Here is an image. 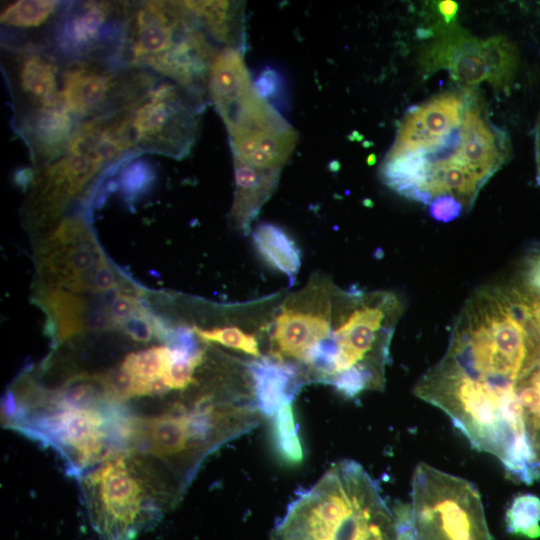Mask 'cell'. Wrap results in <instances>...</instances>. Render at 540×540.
Segmentation results:
<instances>
[{
  "label": "cell",
  "mask_w": 540,
  "mask_h": 540,
  "mask_svg": "<svg viewBox=\"0 0 540 540\" xmlns=\"http://www.w3.org/2000/svg\"><path fill=\"white\" fill-rule=\"evenodd\" d=\"M540 360V336L508 285L473 292L447 349L415 385L478 451L492 454L521 411L517 381Z\"/></svg>",
  "instance_id": "obj_1"
},
{
  "label": "cell",
  "mask_w": 540,
  "mask_h": 540,
  "mask_svg": "<svg viewBox=\"0 0 540 540\" xmlns=\"http://www.w3.org/2000/svg\"><path fill=\"white\" fill-rule=\"evenodd\" d=\"M510 137L469 88L440 93L411 107L380 165L383 183L429 205L450 196L469 211L488 180L509 161Z\"/></svg>",
  "instance_id": "obj_2"
},
{
  "label": "cell",
  "mask_w": 540,
  "mask_h": 540,
  "mask_svg": "<svg viewBox=\"0 0 540 540\" xmlns=\"http://www.w3.org/2000/svg\"><path fill=\"white\" fill-rule=\"evenodd\" d=\"M271 540H396L394 514L365 469L343 460L292 502Z\"/></svg>",
  "instance_id": "obj_3"
},
{
  "label": "cell",
  "mask_w": 540,
  "mask_h": 540,
  "mask_svg": "<svg viewBox=\"0 0 540 540\" xmlns=\"http://www.w3.org/2000/svg\"><path fill=\"white\" fill-rule=\"evenodd\" d=\"M122 54L130 65L148 67L187 88L206 80L216 55L181 1L127 4Z\"/></svg>",
  "instance_id": "obj_4"
},
{
  "label": "cell",
  "mask_w": 540,
  "mask_h": 540,
  "mask_svg": "<svg viewBox=\"0 0 540 540\" xmlns=\"http://www.w3.org/2000/svg\"><path fill=\"white\" fill-rule=\"evenodd\" d=\"M118 122L116 115L86 119L76 126L65 152L40 167L31 194L37 219L59 216L104 168L135 154Z\"/></svg>",
  "instance_id": "obj_5"
},
{
  "label": "cell",
  "mask_w": 540,
  "mask_h": 540,
  "mask_svg": "<svg viewBox=\"0 0 540 540\" xmlns=\"http://www.w3.org/2000/svg\"><path fill=\"white\" fill-rule=\"evenodd\" d=\"M118 404L110 401L96 408L50 404L37 416L16 420L15 428L57 449L65 458L68 470L79 476L129 443L132 417Z\"/></svg>",
  "instance_id": "obj_6"
},
{
  "label": "cell",
  "mask_w": 540,
  "mask_h": 540,
  "mask_svg": "<svg viewBox=\"0 0 540 540\" xmlns=\"http://www.w3.org/2000/svg\"><path fill=\"white\" fill-rule=\"evenodd\" d=\"M411 498L416 540H491L479 492L469 481L420 463Z\"/></svg>",
  "instance_id": "obj_7"
},
{
  "label": "cell",
  "mask_w": 540,
  "mask_h": 540,
  "mask_svg": "<svg viewBox=\"0 0 540 540\" xmlns=\"http://www.w3.org/2000/svg\"><path fill=\"white\" fill-rule=\"evenodd\" d=\"M201 109L198 92L177 83L162 82L154 83L119 113L135 153L182 158L196 140Z\"/></svg>",
  "instance_id": "obj_8"
},
{
  "label": "cell",
  "mask_w": 540,
  "mask_h": 540,
  "mask_svg": "<svg viewBox=\"0 0 540 540\" xmlns=\"http://www.w3.org/2000/svg\"><path fill=\"white\" fill-rule=\"evenodd\" d=\"M424 46L420 69L424 76L445 69L458 82L475 85L488 81L497 89L513 82L519 63L518 50L506 36L485 40L471 35L454 22H439Z\"/></svg>",
  "instance_id": "obj_9"
},
{
  "label": "cell",
  "mask_w": 540,
  "mask_h": 540,
  "mask_svg": "<svg viewBox=\"0 0 540 540\" xmlns=\"http://www.w3.org/2000/svg\"><path fill=\"white\" fill-rule=\"evenodd\" d=\"M88 521L98 540H133L158 516L124 457L108 461L83 481Z\"/></svg>",
  "instance_id": "obj_10"
},
{
  "label": "cell",
  "mask_w": 540,
  "mask_h": 540,
  "mask_svg": "<svg viewBox=\"0 0 540 540\" xmlns=\"http://www.w3.org/2000/svg\"><path fill=\"white\" fill-rule=\"evenodd\" d=\"M224 442L218 413L198 402L192 409L176 403L155 417L133 418L130 442L162 459L192 460L195 466Z\"/></svg>",
  "instance_id": "obj_11"
},
{
  "label": "cell",
  "mask_w": 540,
  "mask_h": 540,
  "mask_svg": "<svg viewBox=\"0 0 540 540\" xmlns=\"http://www.w3.org/2000/svg\"><path fill=\"white\" fill-rule=\"evenodd\" d=\"M108 260L92 229L79 217L61 220L41 242L37 266L42 284L95 294V277Z\"/></svg>",
  "instance_id": "obj_12"
},
{
  "label": "cell",
  "mask_w": 540,
  "mask_h": 540,
  "mask_svg": "<svg viewBox=\"0 0 540 540\" xmlns=\"http://www.w3.org/2000/svg\"><path fill=\"white\" fill-rule=\"evenodd\" d=\"M154 83L146 73H121L95 62L77 61L63 73L61 98L74 118L91 119L124 110Z\"/></svg>",
  "instance_id": "obj_13"
},
{
  "label": "cell",
  "mask_w": 540,
  "mask_h": 540,
  "mask_svg": "<svg viewBox=\"0 0 540 540\" xmlns=\"http://www.w3.org/2000/svg\"><path fill=\"white\" fill-rule=\"evenodd\" d=\"M127 4L88 1L72 4L60 19L56 41L70 55H121L126 33Z\"/></svg>",
  "instance_id": "obj_14"
},
{
  "label": "cell",
  "mask_w": 540,
  "mask_h": 540,
  "mask_svg": "<svg viewBox=\"0 0 540 540\" xmlns=\"http://www.w3.org/2000/svg\"><path fill=\"white\" fill-rule=\"evenodd\" d=\"M63 288L41 284L34 301L46 313L47 332L56 342L85 332H101L115 329L102 293L88 299Z\"/></svg>",
  "instance_id": "obj_15"
},
{
  "label": "cell",
  "mask_w": 540,
  "mask_h": 540,
  "mask_svg": "<svg viewBox=\"0 0 540 540\" xmlns=\"http://www.w3.org/2000/svg\"><path fill=\"white\" fill-rule=\"evenodd\" d=\"M75 118L62 104L25 114L19 130L36 163L47 165L67 149L76 129Z\"/></svg>",
  "instance_id": "obj_16"
},
{
  "label": "cell",
  "mask_w": 540,
  "mask_h": 540,
  "mask_svg": "<svg viewBox=\"0 0 540 540\" xmlns=\"http://www.w3.org/2000/svg\"><path fill=\"white\" fill-rule=\"evenodd\" d=\"M13 82L28 113L62 104L58 68L51 56L35 50H22L15 58Z\"/></svg>",
  "instance_id": "obj_17"
},
{
  "label": "cell",
  "mask_w": 540,
  "mask_h": 540,
  "mask_svg": "<svg viewBox=\"0 0 540 540\" xmlns=\"http://www.w3.org/2000/svg\"><path fill=\"white\" fill-rule=\"evenodd\" d=\"M235 196L230 218L247 233L252 220L274 191L280 170L261 169L233 156Z\"/></svg>",
  "instance_id": "obj_18"
},
{
  "label": "cell",
  "mask_w": 540,
  "mask_h": 540,
  "mask_svg": "<svg viewBox=\"0 0 540 540\" xmlns=\"http://www.w3.org/2000/svg\"><path fill=\"white\" fill-rule=\"evenodd\" d=\"M249 372L256 405L265 416H273L283 406L292 403L301 386L296 369L281 360L267 357L253 360L249 364Z\"/></svg>",
  "instance_id": "obj_19"
},
{
  "label": "cell",
  "mask_w": 540,
  "mask_h": 540,
  "mask_svg": "<svg viewBox=\"0 0 540 540\" xmlns=\"http://www.w3.org/2000/svg\"><path fill=\"white\" fill-rule=\"evenodd\" d=\"M331 332L329 320L324 315L286 309L275 322V355L302 361L307 351Z\"/></svg>",
  "instance_id": "obj_20"
},
{
  "label": "cell",
  "mask_w": 540,
  "mask_h": 540,
  "mask_svg": "<svg viewBox=\"0 0 540 540\" xmlns=\"http://www.w3.org/2000/svg\"><path fill=\"white\" fill-rule=\"evenodd\" d=\"M254 248L272 268L285 274L290 285L301 265L300 250L287 233L271 223H261L252 232Z\"/></svg>",
  "instance_id": "obj_21"
},
{
  "label": "cell",
  "mask_w": 540,
  "mask_h": 540,
  "mask_svg": "<svg viewBox=\"0 0 540 540\" xmlns=\"http://www.w3.org/2000/svg\"><path fill=\"white\" fill-rule=\"evenodd\" d=\"M182 5L216 40L236 41L237 5L228 1H181Z\"/></svg>",
  "instance_id": "obj_22"
},
{
  "label": "cell",
  "mask_w": 540,
  "mask_h": 540,
  "mask_svg": "<svg viewBox=\"0 0 540 540\" xmlns=\"http://www.w3.org/2000/svg\"><path fill=\"white\" fill-rule=\"evenodd\" d=\"M110 401L101 374L73 376L50 397V404L71 408H96Z\"/></svg>",
  "instance_id": "obj_23"
},
{
  "label": "cell",
  "mask_w": 540,
  "mask_h": 540,
  "mask_svg": "<svg viewBox=\"0 0 540 540\" xmlns=\"http://www.w3.org/2000/svg\"><path fill=\"white\" fill-rule=\"evenodd\" d=\"M271 435L276 453L284 463L294 465L303 460L292 403L286 404L272 416Z\"/></svg>",
  "instance_id": "obj_24"
},
{
  "label": "cell",
  "mask_w": 540,
  "mask_h": 540,
  "mask_svg": "<svg viewBox=\"0 0 540 540\" xmlns=\"http://www.w3.org/2000/svg\"><path fill=\"white\" fill-rule=\"evenodd\" d=\"M507 531L529 539L540 537V498L533 494L516 496L505 514Z\"/></svg>",
  "instance_id": "obj_25"
},
{
  "label": "cell",
  "mask_w": 540,
  "mask_h": 540,
  "mask_svg": "<svg viewBox=\"0 0 540 540\" xmlns=\"http://www.w3.org/2000/svg\"><path fill=\"white\" fill-rule=\"evenodd\" d=\"M59 6L58 1L19 0L5 7L1 23L18 29L36 28L47 22Z\"/></svg>",
  "instance_id": "obj_26"
},
{
  "label": "cell",
  "mask_w": 540,
  "mask_h": 540,
  "mask_svg": "<svg viewBox=\"0 0 540 540\" xmlns=\"http://www.w3.org/2000/svg\"><path fill=\"white\" fill-rule=\"evenodd\" d=\"M169 348L167 346L151 347L128 354L122 367L137 382L148 383L164 377Z\"/></svg>",
  "instance_id": "obj_27"
},
{
  "label": "cell",
  "mask_w": 540,
  "mask_h": 540,
  "mask_svg": "<svg viewBox=\"0 0 540 540\" xmlns=\"http://www.w3.org/2000/svg\"><path fill=\"white\" fill-rule=\"evenodd\" d=\"M169 348V347H168ZM204 351L191 354L169 348L164 379L170 389H184L194 382V372L203 360Z\"/></svg>",
  "instance_id": "obj_28"
},
{
  "label": "cell",
  "mask_w": 540,
  "mask_h": 540,
  "mask_svg": "<svg viewBox=\"0 0 540 540\" xmlns=\"http://www.w3.org/2000/svg\"><path fill=\"white\" fill-rule=\"evenodd\" d=\"M192 330L202 340L219 343L223 346L240 350L255 357L260 356L256 338L237 327H221L213 329L193 327Z\"/></svg>",
  "instance_id": "obj_29"
},
{
  "label": "cell",
  "mask_w": 540,
  "mask_h": 540,
  "mask_svg": "<svg viewBox=\"0 0 540 540\" xmlns=\"http://www.w3.org/2000/svg\"><path fill=\"white\" fill-rule=\"evenodd\" d=\"M154 172L143 162H137L126 167L119 178L123 194L133 199L145 192L153 182Z\"/></svg>",
  "instance_id": "obj_30"
},
{
  "label": "cell",
  "mask_w": 540,
  "mask_h": 540,
  "mask_svg": "<svg viewBox=\"0 0 540 540\" xmlns=\"http://www.w3.org/2000/svg\"><path fill=\"white\" fill-rule=\"evenodd\" d=\"M153 317L154 314L144 306L138 313L125 320L119 329L133 341L150 342L156 337Z\"/></svg>",
  "instance_id": "obj_31"
},
{
  "label": "cell",
  "mask_w": 540,
  "mask_h": 540,
  "mask_svg": "<svg viewBox=\"0 0 540 540\" xmlns=\"http://www.w3.org/2000/svg\"><path fill=\"white\" fill-rule=\"evenodd\" d=\"M110 397L116 401L134 396V378L122 367H115L101 374Z\"/></svg>",
  "instance_id": "obj_32"
},
{
  "label": "cell",
  "mask_w": 540,
  "mask_h": 540,
  "mask_svg": "<svg viewBox=\"0 0 540 540\" xmlns=\"http://www.w3.org/2000/svg\"><path fill=\"white\" fill-rule=\"evenodd\" d=\"M131 292L120 290L109 303L108 312L116 328L144 307L140 298Z\"/></svg>",
  "instance_id": "obj_33"
},
{
  "label": "cell",
  "mask_w": 540,
  "mask_h": 540,
  "mask_svg": "<svg viewBox=\"0 0 540 540\" xmlns=\"http://www.w3.org/2000/svg\"><path fill=\"white\" fill-rule=\"evenodd\" d=\"M464 211L463 205L450 196L438 197L428 205L430 216L439 222L453 221L459 218Z\"/></svg>",
  "instance_id": "obj_34"
},
{
  "label": "cell",
  "mask_w": 540,
  "mask_h": 540,
  "mask_svg": "<svg viewBox=\"0 0 540 540\" xmlns=\"http://www.w3.org/2000/svg\"><path fill=\"white\" fill-rule=\"evenodd\" d=\"M396 540H416L411 504L397 503L393 508Z\"/></svg>",
  "instance_id": "obj_35"
},
{
  "label": "cell",
  "mask_w": 540,
  "mask_h": 540,
  "mask_svg": "<svg viewBox=\"0 0 540 540\" xmlns=\"http://www.w3.org/2000/svg\"><path fill=\"white\" fill-rule=\"evenodd\" d=\"M253 84L258 93L268 102L272 98L279 97L282 87L281 78L272 69L262 71Z\"/></svg>",
  "instance_id": "obj_36"
},
{
  "label": "cell",
  "mask_w": 540,
  "mask_h": 540,
  "mask_svg": "<svg viewBox=\"0 0 540 540\" xmlns=\"http://www.w3.org/2000/svg\"><path fill=\"white\" fill-rule=\"evenodd\" d=\"M439 15L445 23H452L455 21V16L458 10V4L451 0L440 1L437 3Z\"/></svg>",
  "instance_id": "obj_37"
},
{
  "label": "cell",
  "mask_w": 540,
  "mask_h": 540,
  "mask_svg": "<svg viewBox=\"0 0 540 540\" xmlns=\"http://www.w3.org/2000/svg\"><path fill=\"white\" fill-rule=\"evenodd\" d=\"M535 162L537 182L540 187V112L535 125Z\"/></svg>",
  "instance_id": "obj_38"
}]
</instances>
